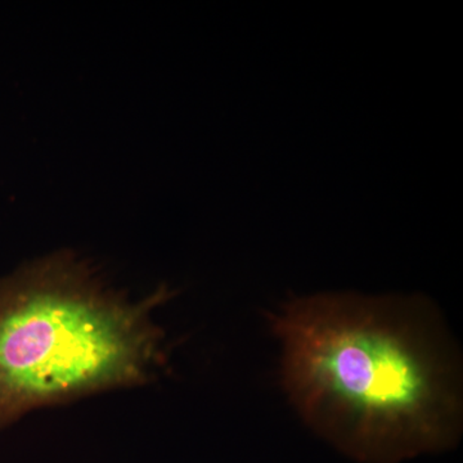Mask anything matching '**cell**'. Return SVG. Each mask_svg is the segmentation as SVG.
Returning <instances> with one entry per match:
<instances>
[{"mask_svg": "<svg viewBox=\"0 0 463 463\" xmlns=\"http://www.w3.org/2000/svg\"><path fill=\"white\" fill-rule=\"evenodd\" d=\"M173 295L161 286L129 300L65 251L0 279V428L154 380L166 353L152 313Z\"/></svg>", "mask_w": 463, "mask_h": 463, "instance_id": "2", "label": "cell"}, {"mask_svg": "<svg viewBox=\"0 0 463 463\" xmlns=\"http://www.w3.org/2000/svg\"><path fill=\"white\" fill-rule=\"evenodd\" d=\"M268 318L289 401L344 453L398 463L456 444L461 364L428 298L317 294Z\"/></svg>", "mask_w": 463, "mask_h": 463, "instance_id": "1", "label": "cell"}]
</instances>
